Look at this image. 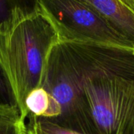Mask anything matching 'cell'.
<instances>
[{"label": "cell", "mask_w": 134, "mask_h": 134, "mask_svg": "<svg viewBox=\"0 0 134 134\" xmlns=\"http://www.w3.org/2000/svg\"><path fill=\"white\" fill-rule=\"evenodd\" d=\"M134 47V12L121 0H81Z\"/></svg>", "instance_id": "5b68a950"}, {"label": "cell", "mask_w": 134, "mask_h": 134, "mask_svg": "<svg viewBox=\"0 0 134 134\" xmlns=\"http://www.w3.org/2000/svg\"><path fill=\"white\" fill-rule=\"evenodd\" d=\"M0 134H28L25 119L18 107H0Z\"/></svg>", "instance_id": "ba28073f"}, {"label": "cell", "mask_w": 134, "mask_h": 134, "mask_svg": "<svg viewBox=\"0 0 134 134\" xmlns=\"http://www.w3.org/2000/svg\"><path fill=\"white\" fill-rule=\"evenodd\" d=\"M39 87L44 88L61 109L60 116L52 122L80 133L98 134L78 74L62 43L53 47Z\"/></svg>", "instance_id": "3957f363"}, {"label": "cell", "mask_w": 134, "mask_h": 134, "mask_svg": "<svg viewBox=\"0 0 134 134\" xmlns=\"http://www.w3.org/2000/svg\"><path fill=\"white\" fill-rule=\"evenodd\" d=\"M40 14V0H0V39L25 19Z\"/></svg>", "instance_id": "8992f818"}, {"label": "cell", "mask_w": 134, "mask_h": 134, "mask_svg": "<svg viewBox=\"0 0 134 134\" xmlns=\"http://www.w3.org/2000/svg\"><path fill=\"white\" fill-rule=\"evenodd\" d=\"M0 107L19 108L13 83L1 62H0Z\"/></svg>", "instance_id": "30bf717a"}, {"label": "cell", "mask_w": 134, "mask_h": 134, "mask_svg": "<svg viewBox=\"0 0 134 134\" xmlns=\"http://www.w3.org/2000/svg\"><path fill=\"white\" fill-rule=\"evenodd\" d=\"M58 42L55 29L40 13L20 22L0 39V62L11 79L25 119L28 118L25 99L40 85L48 56Z\"/></svg>", "instance_id": "7a4b0ae2"}, {"label": "cell", "mask_w": 134, "mask_h": 134, "mask_svg": "<svg viewBox=\"0 0 134 134\" xmlns=\"http://www.w3.org/2000/svg\"><path fill=\"white\" fill-rule=\"evenodd\" d=\"M28 118V134H83L68 129L62 128L57 124L43 118L29 116Z\"/></svg>", "instance_id": "9c48e42d"}, {"label": "cell", "mask_w": 134, "mask_h": 134, "mask_svg": "<svg viewBox=\"0 0 134 134\" xmlns=\"http://www.w3.org/2000/svg\"><path fill=\"white\" fill-rule=\"evenodd\" d=\"M121 1L134 12V0H121Z\"/></svg>", "instance_id": "8fae6325"}, {"label": "cell", "mask_w": 134, "mask_h": 134, "mask_svg": "<svg viewBox=\"0 0 134 134\" xmlns=\"http://www.w3.org/2000/svg\"><path fill=\"white\" fill-rule=\"evenodd\" d=\"M40 13L51 21L59 42L96 43L134 50L128 40L81 0H40Z\"/></svg>", "instance_id": "277c9868"}, {"label": "cell", "mask_w": 134, "mask_h": 134, "mask_svg": "<svg viewBox=\"0 0 134 134\" xmlns=\"http://www.w3.org/2000/svg\"><path fill=\"white\" fill-rule=\"evenodd\" d=\"M25 108L28 118L34 116L54 121L61 114V109L58 103L42 87L35 88L28 95Z\"/></svg>", "instance_id": "52a82bcc"}, {"label": "cell", "mask_w": 134, "mask_h": 134, "mask_svg": "<svg viewBox=\"0 0 134 134\" xmlns=\"http://www.w3.org/2000/svg\"><path fill=\"white\" fill-rule=\"evenodd\" d=\"M62 43L98 134H134V50Z\"/></svg>", "instance_id": "6da1fadb"}]
</instances>
